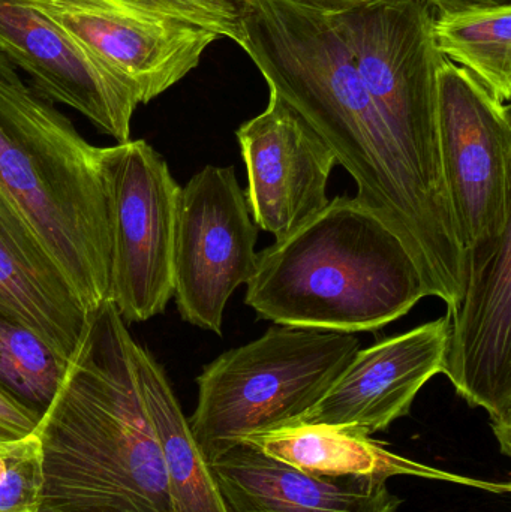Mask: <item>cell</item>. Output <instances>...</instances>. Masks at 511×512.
Returning <instances> with one entry per match:
<instances>
[{"label":"cell","mask_w":511,"mask_h":512,"mask_svg":"<svg viewBox=\"0 0 511 512\" xmlns=\"http://www.w3.org/2000/svg\"><path fill=\"white\" fill-rule=\"evenodd\" d=\"M0 53L48 101L74 108L117 144L131 140L140 105L132 87L24 0H0Z\"/></svg>","instance_id":"4fadbf2b"},{"label":"cell","mask_w":511,"mask_h":512,"mask_svg":"<svg viewBox=\"0 0 511 512\" xmlns=\"http://www.w3.org/2000/svg\"><path fill=\"white\" fill-rule=\"evenodd\" d=\"M359 349L354 334L275 325L219 355L197 378L188 420L204 459H218L246 436L299 424Z\"/></svg>","instance_id":"5b68a950"},{"label":"cell","mask_w":511,"mask_h":512,"mask_svg":"<svg viewBox=\"0 0 511 512\" xmlns=\"http://www.w3.org/2000/svg\"><path fill=\"white\" fill-rule=\"evenodd\" d=\"M12 442L14 441H11V439L2 438V436H0V451L6 450V448L12 444Z\"/></svg>","instance_id":"484cf974"},{"label":"cell","mask_w":511,"mask_h":512,"mask_svg":"<svg viewBox=\"0 0 511 512\" xmlns=\"http://www.w3.org/2000/svg\"><path fill=\"white\" fill-rule=\"evenodd\" d=\"M113 5L203 27L243 47L246 0H105Z\"/></svg>","instance_id":"44dd1931"},{"label":"cell","mask_w":511,"mask_h":512,"mask_svg":"<svg viewBox=\"0 0 511 512\" xmlns=\"http://www.w3.org/2000/svg\"><path fill=\"white\" fill-rule=\"evenodd\" d=\"M98 153L0 53V197L44 245L89 312L110 301Z\"/></svg>","instance_id":"277c9868"},{"label":"cell","mask_w":511,"mask_h":512,"mask_svg":"<svg viewBox=\"0 0 511 512\" xmlns=\"http://www.w3.org/2000/svg\"><path fill=\"white\" fill-rule=\"evenodd\" d=\"M132 87L140 104L176 86L200 65L218 35L105 0H24Z\"/></svg>","instance_id":"8fae6325"},{"label":"cell","mask_w":511,"mask_h":512,"mask_svg":"<svg viewBox=\"0 0 511 512\" xmlns=\"http://www.w3.org/2000/svg\"><path fill=\"white\" fill-rule=\"evenodd\" d=\"M441 174L465 251L511 225L510 107L443 57L437 75Z\"/></svg>","instance_id":"ba28073f"},{"label":"cell","mask_w":511,"mask_h":512,"mask_svg":"<svg viewBox=\"0 0 511 512\" xmlns=\"http://www.w3.org/2000/svg\"><path fill=\"white\" fill-rule=\"evenodd\" d=\"M132 361L144 408L164 457L173 511L228 512L161 364L137 342L132 345Z\"/></svg>","instance_id":"ac0fdd59"},{"label":"cell","mask_w":511,"mask_h":512,"mask_svg":"<svg viewBox=\"0 0 511 512\" xmlns=\"http://www.w3.org/2000/svg\"><path fill=\"white\" fill-rule=\"evenodd\" d=\"M257 240L233 167L207 165L180 188L173 297L183 321L222 336L228 300L257 270Z\"/></svg>","instance_id":"9c48e42d"},{"label":"cell","mask_w":511,"mask_h":512,"mask_svg":"<svg viewBox=\"0 0 511 512\" xmlns=\"http://www.w3.org/2000/svg\"><path fill=\"white\" fill-rule=\"evenodd\" d=\"M236 135L248 173L246 201L258 230L275 240L329 204L326 189L338 164L330 147L278 93Z\"/></svg>","instance_id":"7c38bea8"},{"label":"cell","mask_w":511,"mask_h":512,"mask_svg":"<svg viewBox=\"0 0 511 512\" xmlns=\"http://www.w3.org/2000/svg\"><path fill=\"white\" fill-rule=\"evenodd\" d=\"M134 342L111 301L90 312L33 432L41 457L38 512H174L135 376Z\"/></svg>","instance_id":"7a4b0ae2"},{"label":"cell","mask_w":511,"mask_h":512,"mask_svg":"<svg viewBox=\"0 0 511 512\" xmlns=\"http://www.w3.org/2000/svg\"><path fill=\"white\" fill-rule=\"evenodd\" d=\"M41 486L35 433L0 451V512H38Z\"/></svg>","instance_id":"7402d4cb"},{"label":"cell","mask_w":511,"mask_h":512,"mask_svg":"<svg viewBox=\"0 0 511 512\" xmlns=\"http://www.w3.org/2000/svg\"><path fill=\"white\" fill-rule=\"evenodd\" d=\"M449 327L446 315L359 349L299 424L354 427L368 435L386 432L410 414L420 390L441 373Z\"/></svg>","instance_id":"5bb4252c"},{"label":"cell","mask_w":511,"mask_h":512,"mask_svg":"<svg viewBox=\"0 0 511 512\" xmlns=\"http://www.w3.org/2000/svg\"><path fill=\"white\" fill-rule=\"evenodd\" d=\"M300 2L314 6V8L321 9L324 12H339L351 8L360 0H300Z\"/></svg>","instance_id":"d4e9b609"},{"label":"cell","mask_w":511,"mask_h":512,"mask_svg":"<svg viewBox=\"0 0 511 512\" xmlns=\"http://www.w3.org/2000/svg\"><path fill=\"white\" fill-rule=\"evenodd\" d=\"M246 285L258 318L348 334L381 330L431 297L404 240L347 197L260 252Z\"/></svg>","instance_id":"3957f363"},{"label":"cell","mask_w":511,"mask_h":512,"mask_svg":"<svg viewBox=\"0 0 511 512\" xmlns=\"http://www.w3.org/2000/svg\"><path fill=\"white\" fill-rule=\"evenodd\" d=\"M432 36L441 56L471 72L498 101H510L511 6L440 14Z\"/></svg>","instance_id":"d6986e66"},{"label":"cell","mask_w":511,"mask_h":512,"mask_svg":"<svg viewBox=\"0 0 511 512\" xmlns=\"http://www.w3.org/2000/svg\"><path fill=\"white\" fill-rule=\"evenodd\" d=\"M467 288L450 318L441 373L471 406L488 412L511 456V225L468 251Z\"/></svg>","instance_id":"30bf717a"},{"label":"cell","mask_w":511,"mask_h":512,"mask_svg":"<svg viewBox=\"0 0 511 512\" xmlns=\"http://www.w3.org/2000/svg\"><path fill=\"white\" fill-rule=\"evenodd\" d=\"M0 312L35 331L66 360L90 312L26 222L0 197Z\"/></svg>","instance_id":"2e32d148"},{"label":"cell","mask_w":511,"mask_h":512,"mask_svg":"<svg viewBox=\"0 0 511 512\" xmlns=\"http://www.w3.org/2000/svg\"><path fill=\"white\" fill-rule=\"evenodd\" d=\"M243 50L356 180L362 206L386 222L416 259L431 297H464L470 258L449 201L396 143L329 15L300 0H246Z\"/></svg>","instance_id":"6da1fadb"},{"label":"cell","mask_w":511,"mask_h":512,"mask_svg":"<svg viewBox=\"0 0 511 512\" xmlns=\"http://www.w3.org/2000/svg\"><path fill=\"white\" fill-rule=\"evenodd\" d=\"M110 236V301L125 324L167 309L174 292L180 186L144 140L99 147Z\"/></svg>","instance_id":"52a82bcc"},{"label":"cell","mask_w":511,"mask_h":512,"mask_svg":"<svg viewBox=\"0 0 511 512\" xmlns=\"http://www.w3.org/2000/svg\"><path fill=\"white\" fill-rule=\"evenodd\" d=\"M228 512H398L386 481L308 474L240 444L209 462Z\"/></svg>","instance_id":"9a60e30c"},{"label":"cell","mask_w":511,"mask_h":512,"mask_svg":"<svg viewBox=\"0 0 511 512\" xmlns=\"http://www.w3.org/2000/svg\"><path fill=\"white\" fill-rule=\"evenodd\" d=\"M41 415L12 400L0 391V436L18 441L35 432Z\"/></svg>","instance_id":"603a6c76"},{"label":"cell","mask_w":511,"mask_h":512,"mask_svg":"<svg viewBox=\"0 0 511 512\" xmlns=\"http://www.w3.org/2000/svg\"><path fill=\"white\" fill-rule=\"evenodd\" d=\"M242 444L254 445L266 456L308 474L381 481L393 477L423 478L494 495H507L511 490L510 483L465 477L399 456L354 427L296 424L246 436Z\"/></svg>","instance_id":"e0dca14e"},{"label":"cell","mask_w":511,"mask_h":512,"mask_svg":"<svg viewBox=\"0 0 511 512\" xmlns=\"http://www.w3.org/2000/svg\"><path fill=\"white\" fill-rule=\"evenodd\" d=\"M69 360L35 331L0 312V391L42 415L53 402Z\"/></svg>","instance_id":"ffe728a7"},{"label":"cell","mask_w":511,"mask_h":512,"mask_svg":"<svg viewBox=\"0 0 511 512\" xmlns=\"http://www.w3.org/2000/svg\"><path fill=\"white\" fill-rule=\"evenodd\" d=\"M327 15L350 48L396 143L425 182L449 201L437 135V75L443 56L432 36L431 6L425 0H360Z\"/></svg>","instance_id":"8992f818"},{"label":"cell","mask_w":511,"mask_h":512,"mask_svg":"<svg viewBox=\"0 0 511 512\" xmlns=\"http://www.w3.org/2000/svg\"><path fill=\"white\" fill-rule=\"evenodd\" d=\"M429 6H434L440 14H455V12L471 11L480 8H501L511 6V0H425Z\"/></svg>","instance_id":"cb8c5ba5"}]
</instances>
